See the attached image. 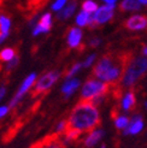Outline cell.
Masks as SVG:
<instances>
[{
	"mask_svg": "<svg viewBox=\"0 0 147 148\" xmlns=\"http://www.w3.org/2000/svg\"><path fill=\"white\" fill-rule=\"evenodd\" d=\"M94 59H95V54H92V56H89V57H88V58L86 59V60L82 63V68H89V66H91V64L93 63V60H94Z\"/></svg>",
	"mask_w": 147,
	"mask_h": 148,
	"instance_id": "28",
	"label": "cell"
},
{
	"mask_svg": "<svg viewBox=\"0 0 147 148\" xmlns=\"http://www.w3.org/2000/svg\"><path fill=\"white\" fill-rule=\"evenodd\" d=\"M78 87H80V81L78 79H76V78H71L70 79L69 78L67 82L63 84V87H62V93L64 94V98L68 99Z\"/></svg>",
	"mask_w": 147,
	"mask_h": 148,
	"instance_id": "15",
	"label": "cell"
},
{
	"mask_svg": "<svg viewBox=\"0 0 147 148\" xmlns=\"http://www.w3.org/2000/svg\"><path fill=\"white\" fill-rule=\"evenodd\" d=\"M5 94H6V87L5 86L0 87V100H1L5 97Z\"/></svg>",
	"mask_w": 147,
	"mask_h": 148,
	"instance_id": "30",
	"label": "cell"
},
{
	"mask_svg": "<svg viewBox=\"0 0 147 148\" xmlns=\"http://www.w3.org/2000/svg\"><path fill=\"white\" fill-rule=\"evenodd\" d=\"M99 124L100 114L97 106L91 100H80L67 119V129L82 134L95 130Z\"/></svg>",
	"mask_w": 147,
	"mask_h": 148,
	"instance_id": "2",
	"label": "cell"
},
{
	"mask_svg": "<svg viewBox=\"0 0 147 148\" xmlns=\"http://www.w3.org/2000/svg\"><path fill=\"white\" fill-rule=\"evenodd\" d=\"M146 72H147V58L144 57L133 58V60L129 63L128 68L120 82L111 84V90L110 92L112 94V98L116 100L122 99L124 89L133 87Z\"/></svg>",
	"mask_w": 147,
	"mask_h": 148,
	"instance_id": "3",
	"label": "cell"
},
{
	"mask_svg": "<svg viewBox=\"0 0 147 148\" xmlns=\"http://www.w3.org/2000/svg\"><path fill=\"white\" fill-rule=\"evenodd\" d=\"M88 21H89V13L88 12H80L76 17V23L78 27H86L88 24Z\"/></svg>",
	"mask_w": 147,
	"mask_h": 148,
	"instance_id": "23",
	"label": "cell"
},
{
	"mask_svg": "<svg viewBox=\"0 0 147 148\" xmlns=\"http://www.w3.org/2000/svg\"><path fill=\"white\" fill-rule=\"evenodd\" d=\"M9 112H10V107L9 106H0V119L4 118Z\"/></svg>",
	"mask_w": 147,
	"mask_h": 148,
	"instance_id": "29",
	"label": "cell"
},
{
	"mask_svg": "<svg viewBox=\"0 0 147 148\" xmlns=\"http://www.w3.org/2000/svg\"><path fill=\"white\" fill-rule=\"evenodd\" d=\"M81 68H82V64H81V63H76L75 65H72V66H71V69H69L67 72L64 73V76L67 77V78H71V77H72V76L75 75V73L81 69Z\"/></svg>",
	"mask_w": 147,
	"mask_h": 148,
	"instance_id": "24",
	"label": "cell"
},
{
	"mask_svg": "<svg viewBox=\"0 0 147 148\" xmlns=\"http://www.w3.org/2000/svg\"><path fill=\"white\" fill-rule=\"evenodd\" d=\"M81 39H82V30L78 28L72 27L68 30V46L70 48H77L81 45Z\"/></svg>",
	"mask_w": 147,
	"mask_h": 148,
	"instance_id": "11",
	"label": "cell"
},
{
	"mask_svg": "<svg viewBox=\"0 0 147 148\" xmlns=\"http://www.w3.org/2000/svg\"><path fill=\"white\" fill-rule=\"evenodd\" d=\"M39 143L42 148H67L65 142L60 138V135L56 134V132L43 137L39 141Z\"/></svg>",
	"mask_w": 147,
	"mask_h": 148,
	"instance_id": "9",
	"label": "cell"
},
{
	"mask_svg": "<svg viewBox=\"0 0 147 148\" xmlns=\"http://www.w3.org/2000/svg\"><path fill=\"white\" fill-rule=\"evenodd\" d=\"M82 10L88 13H94L98 10V5L95 4L93 0H84L82 3Z\"/></svg>",
	"mask_w": 147,
	"mask_h": 148,
	"instance_id": "21",
	"label": "cell"
},
{
	"mask_svg": "<svg viewBox=\"0 0 147 148\" xmlns=\"http://www.w3.org/2000/svg\"><path fill=\"white\" fill-rule=\"evenodd\" d=\"M67 1H68V0H57V1L52 5V10H53V11H59V10H62L63 7H64V5L67 4Z\"/></svg>",
	"mask_w": 147,
	"mask_h": 148,
	"instance_id": "26",
	"label": "cell"
},
{
	"mask_svg": "<svg viewBox=\"0 0 147 148\" xmlns=\"http://www.w3.org/2000/svg\"><path fill=\"white\" fill-rule=\"evenodd\" d=\"M145 106H146V108H147V102H146V103H145Z\"/></svg>",
	"mask_w": 147,
	"mask_h": 148,
	"instance_id": "36",
	"label": "cell"
},
{
	"mask_svg": "<svg viewBox=\"0 0 147 148\" xmlns=\"http://www.w3.org/2000/svg\"><path fill=\"white\" fill-rule=\"evenodd\" d=\"M133 58L134 53L129 49L106 52L94 65L89 77H97L111 84L118 83Z\"/></svg>",
	"mask_w": 147,
	"mask_h": 148,
	"instance_id": "1",
	"label": "cell"
},
{
	"mask_svg": "<svg viewBox=\"0 0 147 148\" xmlns=\"http://www.w3.org/2000/svg\"><path fill=\"white\" fill-rule=\"evenodd\" d=\"M141 9V4L137 0H123L120 4L118 10L121 12H131V11H139Z\"/></svg>",
	"mask_w": 147,
	"mask_h": 148,
	"instance_id": "17",
	"label": "cell"
},
{
	"mask_svg": "<svg viewBox=\"0 0 147 148\" xmlns=\"http://www.w3.org/2000/svg\"><path fill=\"white\" fill-rule=\"evenodd\" d=\"M65 130H67V119H64V121L58 123V125L56 127V134L62 135V134H64Z\"/></svg>",
	"mask_w": 147,
	"mask_h": 148,
	"instance_id": "25",
	"label": "cell"
},
{
	"mask_svg": "<svg viewBox=\"0 0 147 148\" xmlns=\"http://www.w3.org/2000/svg\"><path fill=\"white\" fill-rule=\"evenodd\" d=\"M18 63H19V54L17 53L16 56H14V58L13 59H11V60L7 63V66H6V70H5V78H7L10 76V73L16 69V66L18 65Z\"/></svg>",
	"mask_w": 147,
	"mask_h": 148,
	"instance_id": "20",
	"label": "cell"
},
{
	"mask_svg": "<svg viewBox=\"0 0 147 148\" xmlns=\"http://www.w3.org/2000/svg\"><path fill=\"white\" fill-rule=\"evenodd\" d=\"M10 27H11V19L9 16L5 13L0 14V34L10 33Z\"/></svg>",
	"mask_w": 147,
	"mask_h": 148,
	"instance_id": "19",
	"label": "cell"
},
{
	"mask_svg": "<svg viewBox=\"0 0 147 148\" xmlns=\"http://www.w3.org/2000/svg\"><path fill=\"white\" fill-rule=\"evenodd\" d=\"M139 3H140L141 5H147V0H137Z\"/></svg>",
	"mask_w": 147,
	"mask_h": 148,
	"instance_id": "33",
	"label": "cell"
},
{
	"mask_svg": "<svg viewBox=\"0 0 147 148\" xmlns=\"http://www.w3.org/2000/svg\"><path fill=\"white\" fill-rule=\"evenodd\" d=\"M35 79H36V73H30L24 81H23V83H22L21 88L18 89V92L16 93V95L12 98L11 102H10V110H13V108H16V106L19 103V101L22 100V98L24 97V94L27 92H29V89L33 87V84L35 83Z\"/></svg>",
	"mask_w": 147,
	"mask_h": 148,
	"instance_id": "6",
	"label": "cell"
},
{
	"mask_svg": "<svg viewBox=\"0 0 147 148\" xmlns=\"http://www.w3.org/2000/svg\"><path fill=\"white\" fill-rule=\"evenodd\" d=\"M144 128V122H142V117L141 116H134L133 118L130 119V123L129 125L124 130V135H135V134H139Z\"/></svg>",
	"mask_w": 147,
	"mask_h": 148,
	"instance_id": "12",
	"label": "cell"
},
{
	"mask_svg": "<svg viewBox=\"0 0 147 148\" xmlns=\"http://www.w3.org/2000/svg\"><path fill=\"white\" fill-rule=\"evenodd\" d=\"M142 53H144L145 56H147V47H144V49H142Z\"/></svg>",
	"mask_w": 147,
	"mask_h": 148,
	"instance_id": "34",
	"label": "cell"
},
{
	"mask_svg": "<svg viewBox=\"0 0 147 148\" xmlns=\"http://www.w3.org/2000/svg\"><path fill=\"white\" fill-rule=\"evenodd\" d=\"M18 53V49L16 47H5L4 49L0 51V62H7L9 63L11 59L14 58Z\"/></svg>",
	"mask_w": 147,
	"mask_h": 148,
	"instance_id": "18",
	"label": "cell"
},
{
	"mask_svg": "<svg viewBox=\"0 0 147 148\" xmlns=\"http://www.w3.org/2000/svg\"><path fill=\"white\" fill-rule=\"evenodd\" d=\"M101 43V39L99 36H94V38L89 39V42H88V45H89L92 48H97L99 45Z\"/></svg>",
	"mask_w": 147,
	"mask_h": 148,
	"instance_id": "27",
	"label": "cell"
},
{
	"mask_svg": "<svg viewBox=\"0 0 147 148\" xmlns=\"http://www.w3.org/2000/svg\"><path fill=\"white\" fill-rule=\"evenodd\" d=\"M101 148H106V146H105V145H102V146H101Z\"/></svg>",
	"mask_w": 147,
	"mask_h": 148,
	"instance_id": "35",
	"label": "cell"
},
{
	"mask_svg": "<svg viewBox=\"0 0 147 148\" xmlns=\"http://www.w3.org/2000/svg\"><path fill=\"white\" fill-rule=\"evenodd\" d=\"M102 136H104V131H102L101 129H95V130L91 131L89 134H88L83 138V142H82L83 147L84 148H92V147H94L101 140Z\"/></svg>",
	"mask_w": 147,
	"mask_h": 148,
	"instance_id": "13",
	"label": "cell"
},
{
	"mask_svg": "<svg viewBox=\"0 0 147 148\" xmlns=\"http://www.w3.org/2000/svg\"><path fill=\"white\" fill-rule=\"evenodd\" d=\"M76 6H77V0H71V1L69 3V5L67 7H64V9L62 11L58 12L57 14V19H59V21H65V19H68L72 16V13L74 11H75L76 9Z\"/></svg>",
	"mask_w": 147,
	"mask_h": 148,
	"instance_id": "16",
	"label": "cell"
},
{
	"mask_svg": "<svg viewBox=\"0 0 147 148\" xmlns=\"http://www.w3.org/2000/svg\"><path fill=\"white\" fill-rule=\"evenodd\" d=\"M136 107V97L134 90H129L126 95L123 97L122 100V108L127 112H130Z\"/></svg>",
	"mask_w": 147,
	"mask_h": 148,
	"instance_id": "14",
	"label": "cell"
},
{
	"mask_svg": "<svg viewBox=\"0 0 147 148\" xmlns=\"http://www.w3.org/2000/svg\"><path fill=\"white\" fill-rule=\"evenodd\" d=\"M113 10H115V4H107L105 6H101L100 9H98L94 12L93 18L99 25L104 24L113 17Z\"/></svg>",
	"mask_w": 147,
	"mask_h": 148,
	"instance_id": "8",
	"label": "cell"
},
{
	"mask_svg": "<svg viewBox=\"0 0 147 148\" xmlns=\"http://www.w3.org/2000/svg\"><path fill=\"white\" fill-rule=\"evenodd\" d=\"M30 148H42V147L40 146V143H39V141H38L36 143H34V145H33V146H32Z\"/></svg>",
	"mask_w": 147,
	"mask_h": 148,
	"instance_id": "31",
	"label": "cell"
},
{
	"mask_svg": "<svg viewBox=\"0 0 147 148\" xmlns=\"http://www.w3.org/2000/svg\"><path fill=\"white\" fill-rule=\"evenodd\" d=\"M59 77H60V72L57 71V70L48 71L46 73H43V75L35 82L33 89L30 92V97L33 99H35V98L40 97V95L46 94L51 89V87L58 81Z\"/></svg>",
	"mask_w": 147,
	"mask_h": 148,
	"instance_id": "5",
	"label": "cell"
},
{
	"mask_svg": "<svg viewBox=\"0 0 147 148\" xmlns=\"http://www.w3.org/2000/svg\"><path fill=\"white\" fill-rule=\"evenodd\" d=\"M104 1H105V3H107V4H115V3L117 1V0H104Z\"/></svg>",
	"mask_w": 147,
	"mask_h": 148,
	"instance_id": "32",
	"label": "cell"
},
{
	"mask_svg": "<svg viewBox=\"0 0 147 148\" xmlns=\"http://www.w3.org/2000/svg\"><path fill=\"white\" fill-rule=\"evenodd\" d=\"M129 123H130L129 118L126 117V116H118L115 119V124H116L117 129H126L129 125Z\"/></svg>",
	"mask_w": 147,
	"mask_h": 148,
	"instance_id": "22",
	"label": "cell"
},
{
	"mask_svg": "<svg viewBox=\"0 0 147 148\" xmlns=\"http://www.w3.org/2000/svg\"><path fill=\"white\" fill-rule=\"evenodd\" d=\"M52 28V17H51V13H45L43 16L40 18L38 25L35 27L33 35L34 36H38L41 33H47L51 30Z\"/></svg>",
	"mask_w": 147,
	"mask_h": 148,
	"instance_id": "10",
	"label": "cell"
},
{
	"mask_svg": "<svg viewBox=\"0 0 147 148\" xmlns=\"http://www.w3.org/2000/svg\"><path fill=\"white\" fill-rule=\"evenodd\" d=\"M111 90V83L97 81L89 77L83 84L81 92V100H92L97 97H106Z\"/></svg>",
	"mask_w": 147,
	"mask_h": 148,
	"instance_id": "4",
	"label": "cell"
},
{
	"mask_svg": "<svg viewBox=\"0 0 147 148\" xmlns=\"http://www.w3.org/2000/svg\"><path fill=\"white\" fill-rule=\"evenodd\" d=\"M123 27L130 32H137L147 28V16L146 14H135L123 22Z\"/></svg>",
	"mask_w": 147,
	"mask_h": 148,
	"instance_id": "7",
	"label": "cell"
}]
</instances>
